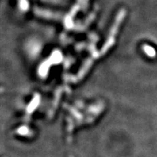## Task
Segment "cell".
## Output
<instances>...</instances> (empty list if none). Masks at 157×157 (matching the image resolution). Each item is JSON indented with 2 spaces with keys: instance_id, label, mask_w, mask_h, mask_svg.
<instances>
[{
  "instance_id": "6da1fadb",
  "label": "cell",
  "mask_w": 157,
  "mask_h": 157,
  "mask_svg": "<svg viewBox=\"0 0 157 157\" xmlns=\"http://www.w3.org/2000/svg\"><path fill=\"white\" fill-rule=\"evenodd\" d=\"M145 50L146 51V53L148 54L149 56L154 57L155 56H156V52H155V50H154V48H151V47L146 46V48H145Z\"/></svg>"
}]
</instances>
